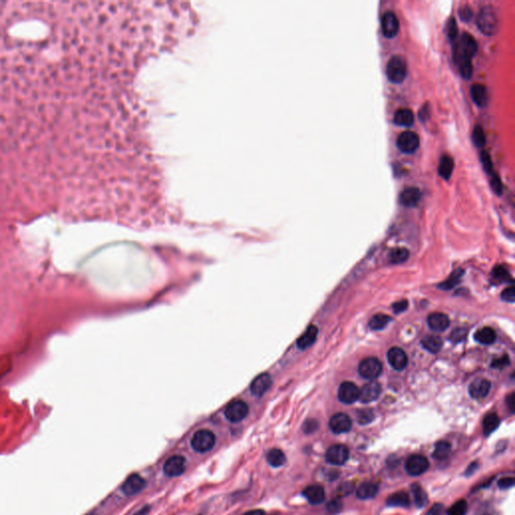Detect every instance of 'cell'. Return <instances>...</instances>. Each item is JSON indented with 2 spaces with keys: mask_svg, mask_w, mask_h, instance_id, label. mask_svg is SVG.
Segmentation results:
<instances>
[{
  "mask_svg": "<svg viewBox=\"0 0 515 515\" xmlns=\"http://www.w3.org/2000/svg\"><path fill=\"white\" fill-rule=\"evenodd\" d=\"M381 392V386L375 381H371L362 387L361 390H359V399L361 403L364 404H369L379 396Z\"/></svg>",
  "mask_w": 515,
  "mask_h": 515,
  "instance_id": "obj_17",
  "label": "cell"
},
{
  "mask_svg": "<svg viewBox=\"0 0 515 515\" xmlns=\"http://www.w3.org/2000/svg\"><path fill=\"white\" fill-rule=\"evenodd\" d=\"M381 371H383V365L375 357H368L364 359L358 367V372L360 376L368 380H373L377 378Z\"/></svg>",
  "mask_w": 515,
  "mask_h": 515,
  "instance_id": "obj_5",
  "label": "cell"
},
{
  "mask_svg": "<svg viewBox=\"0 0 515 515\" xmlns=\"http://www.w3.org/2000/svg\"><path fill=\"white\" fill-rule=\"evenodd\" d=\"M317 334H318V328L315 325H310L307 328V330L297 339L298 348L301 350H304V349L310 347L315 342L317 338Z\"/></svg>",
  "mask_w": 515,
  "mask_h": 515,
  "instance_id": "obj_23",
  "label": "cell"
},
{
  "mask_svg": "<svg viewBox=\"0 0 515 515\" xmlns=\"http://www.w3.org/2000/svg\"><path fill=\"white\" fill-rule=\"evenodd\" d=\"M338 398L343 404H353L359 398V389L353 383L344 381L339 387Z\"/></svg>",
  "mask_w": 515,
  "mask_h": 515,
  "instance_id": "obj_11",
  "label": "cell"
},
{
  "mask_svg": "<svg viewBox=\"0 0 515 515\" xmlns=\"http://www.w3.org/2000/svg\"><path fill=\"white\" fill-rule=\"evenodd\" d=\"M146 486V481L138 474H132L125 480L122 485V491L128 495H136L140 493Z\"/></svg>",
  "mask_w": 515,
  "mask_h": 515,
  "instance_id": "obj_14",
  "label": "cell"
},
{
  "mask_svg": "<svg viewBox=\"0 0 515 515\" xmlns=\"http://www.w3.org/2000/svg\"><path fill=\"white\" fill-rule=\"evenodd\" d=\"M430 463L423 455H412L406 461V470L411 476H419L429 469Z\"/></svg>",
  "mask_w": 515,
  "mask_h": 515,
  "instance_id": "obj_8",
  "label": "cell"
},
{
  "mask_svg": "<svg viewBox=\"0 0 515 515\" xmlns=\"http://www.w3.org/2000/svg\"><path fill=\"white\" fill-rule=\"evenodd\" d=\"M474 338L477 342L481 343V344L489 345V344H492V343L495 341L496 333L492 328L484 327V328L479 329L475 333Z\"/></svg>",
  "mask_w": 515,
  "mask_h": 515,
  "instance_id": "obj_28",
  "label": "cell"
},
{
  "mask_svg": "<svg viewBox=\"0 0 515 515\" xmlns=\"http://www.w3.org/2000/svg\"><path fill=\"white\" fill-rule=\"evenodd\" d=\"M267 461L272 467L278 468L285 464L286 456L280 449H272L267 453Z\"/></svg>",
  "mask_w": 515,
  "mask_h": 515,
  "instance_id": "obj_30",
  "label": "cell"
},
{
  "mask_svg": "<svg viewBox=\"0 0 515 515\" xmlns=\"http://www.w3.org/2000/svg\"><path fill=\"white\" fill-rule=\"evenodd\" d=\"M388 360L391 367L395 370H404L408 366L407 353L399 347H392L388 352Z\"/></svg>",
  "mask_w": 515,
  "mask_h": 515,
  "instance_id": "obj_15",
  "label": "cell"
},
{
  "mask_svg": "<svg viewBox=\"0 0 515 515\" xmlns=\"http://www.w3.org/2000/svg\"><path fill=\"white\" fill-rule=\"evenodd\" d=\"M501 298L505 302H509V303H513L515 301V290H514L513 286H510V287H508L502 292Z\"/></svg>",
  "mask_w": 515,
  "mask_h": 515,
  "instance_id": "obj_46",
  "label": "cell"
},
{
  "mask_svg": "<svg viewBox=\"0 0 515 515\" xmlns=\"http://www.w3.org/2000/svg\"><path fill=\"white\" fill-rule=\"evenodd\" d=\"M451 444L447 441L438 442L435 446L433 457L437 460H445L451 453Z\"/></svg>",
  "mask_w": 515,
  "mask_h": 515,
  "instance_id": "obj_33",
  "label": "cell"
},
{
  "mask_svg": "<svg viewBox=\"0 0 515 515\" xmlns=\"http://www.w3.org/2000/svg\"><path fill=\"white\" fill-rule=\"evenodd\" d=\"M410 257V252L405 247H396L392 250L390 255V261L392 264H402L406 262Z\"/></svg>",
  "mask_w": 515,
  "mask_h": 515,
  "instance_id": "obj_35",
  "label": "cell"
},
{
  "mask_svg": "<svg viewBox=\"0 0 515 515\" xmlns=\"http://www.w3.org/2000/svg\"><path fill=\"white\" fill-rule=\"evenodd\" d=\"M272 386V377L269 373L264 372L259 374L253 381L250 386L251 392L256 396H262Z\"/></svg>",
  "mask_w": 515,
  "mask_h": 515,
  "instance_id": "obj_16",
  "label": "cell"
},
{
  "mask_svg": "<svg viewBox=\"0 0 515 515\" xmlns=\"http://www.w3.org/2000/svg\"><path fill=\"white\" fill-rule=\"evenodd\" d=\"M458 13H459V17L460 20L464 23H468L472 20L473 17V10L471 9L470 6L468 5H463L459 8V10H458Z\"/></svg>",
  "mask_w": 515,
  "mask_h": 515,
  "instance_id": "obj_43",
  "label": "cell"
},
{
  "mask_svg": "<svg viewBox=\"0 0 515 515\" xmlns=\"http://www.w3.org/2000/svg\"><path fill=\"white\" fill-rule=\"evenodd\" d=\"M374 415L370 410H360L357 412V421L360 425H367L372 422Z\"/></svg>",
  "mask_w": 515,
  "mask_h": 515,
  "instance_id": "obj_40",
  "label": "cell"
},
{
  "mask_svg": "<svg viewBox=\"0 0 515 515\" xmlns=\"http://www.w3.org/2000/svg\"><path fill=\"white\" fill-rule=\"evenodd\" d=\"M397 148L406 154H412L419 146V138L417 133L413 131H405L400 133L396 139Z\"/></svg>",
  "mask_w": 515,
  "mask_h": 515,
  "instance_id": "obj_6",
  "label": "cell"
},
{
  "mask_svg": "<svg viewBox=\"0 0 515 515\" xmlns=\"http://www.w3.org/2000/svg\"><path fill=\"white\" fill-rule=\"evenodd\" d=\"M462 275H463V272H462V271H460V270L456 271V272L452 275V277H450V279H449L448 281H446L444 284L441 285V288H444V289H451L452 287H454V286H455L458 282L460 281V278H461Z\"/></svg>",
  "mask_w": 515,
  "mask_h": 515,
  "instance_id": "obj_42",
  "label": "cell"
},
{
  "mask_svg": "<svg viewBox=\"0 0 515 515\" xmlns=\"http://www.w3.org/2000/svg\"><path fill=\"white\" fill-rule=\"evenodd\" d=\"M428 325L437 332H443L450 326V319L443 313H432L428 316Z\"/></svg>",
  "mask_w": 515,
  "mask_h": 515,
  "instance_id": "obj_20",
  "label": "cell"
},
{
  "mask_svg": "<svg viewBox=\"0 0 515 515\" xmlns=\"http://www.w3.org/2000/svg\"><path fill=\"white\" fill-rule=\"evenodd\" d=\"M422 345L424 348L432 353H437L443 346V340L437 335H429L423 338Z\"/></svg>",
  "mask_w": 515,
  "mask_h": 515,
  "instance_id": "obj_29",
  "label": "cell"
},
{
  "mask_svg": "<svg viewBox=\"0 0 515 515\" xmlns=\"http://www.w3.org/2000/svg\"><path fill=\"white\" fill-rule=\"evenodd\" d=\"M412 491H413L416 505L419 508L426 506V504L428 503V495L423 489V487L417 483H415L412 485Z\"/></svg>",
  "mask_w": 515,
  "mask_h": 515,
  "instance_id": "obj_32",
  "label": "cell"
},
{
  "mask_svg": "<svg viewBox=\"0 0 515 515\" xmlns=\"http://www.w3.org/2000/svg\"><path fill=\"white\" fill-rule=\"evenodd\" d=\"M468 509V504L465 500H459L454 503L447 511L448 515H465Z\"/></svg>",
  "mask_w": 515,
  "mask_h": 515,
  "instance_id": "obj_37",
  "label": "cell"
},
{
  "mask_svg": "<svg viewBox=\"0 0 515 515\" xmlns=\"http://www.w3.org/2000/svg\"><path fill=\"white\" fill-rule=\"evenodd\" d=\"M491 389V383L487 379L479 378L474 380L469 386V393L473 398L485 397Z\"/></svg>",
  "mask_w": 515,
  "mask_h": 515,
  "instance_id": "obj_19",
  "label": "cell"
},
{
  "mask_svg": "<svg viewBox=\"0 0 515 515\" xmlns=\"http://www.w3.org/2000/svg\"><path fill=\"white\" fill-rule=\"evenodd\" d=\"M216 444V436L209 430H199L192 438V447L198 453L211 451Z\"/></svg>",
  "mask_w": 515,
  "mask_h": 515,
  "instance_id": "obj_4",
  "label": "cell"
},
{
  "mask_svg": "<svg viewBox=\"0 0 515 515\" xmlns=\"http://www.w3.org/2000/svg\"><path fill=\"white\" fill-rule=\"evenodd\" d=\"M467 335V330L465 328H459L453 331V333L450 336V339H452L454 342H460L465 339Z\"/></svg>",
  "mask_w": 515,
  "mask_h": 515,
  "instance_id": "obj_45",
  "label": "cell"
},
{
  "mask_svg": "<svg viewBox=\"0 0 515 515\" xmlns=\"http://www.w3.org/2000/svg\"><path fill=\"white\" fill-rule=\"evenodd\" d=\"M341 502L339 500H333L327 504V509L331 513H336L341 509Z\"/></svg>",
  "mask_w": 515,
  "mask_h": 515,
  "instance_id": "obj_53",
  "label": "cell"
},
{
  "mask_svg": "<svg viewBox=\"0 0 515 515\" xmlns=\"http://www.w3.org/2000/svg\"><path fill=\"white\" fill-rule=\"evenodd\" d=\"M318 427V424L317 422L315 421V419H308V421L305 422L304 426H303V430L305 433L307 434H311L313 433Z\"/></svg>",
  "mask_w": 515,
  "mask_h": 515,
  "instance_id": "obj_50",
  "label": "cell"
},
{
  "mask_svg": "<svg viewBox=\"0 0 515 515\" xmlns=\"http://www.w3.org/2000/svg\"><path fill=\"white\" fill-rule=\"evenodd\" d=\"M499 424H500V419L497 415L494 413L488 414L483 419V432L485 436H489L490 434H492L496 429L499 427Z\"/></svg>",
  "mask_w": 515,
  "mask_h": 515,
  "instance_id": "obj_31",
  "label": "cell"
},
{
  "mask_svg": "<svg viewBox=\"0 0 515 515\" xmlns=\"http://www.w3.org/2000/svg\"><path fill=\"white\" fill-rule=\"evenodd\" d=\"M303 495L306 499L314 505L320 504L325 499V491L320 485H311L303 490Z\"/></svg>",
  "mask_w": 515,
  "mask_h": 515,
  "instance_id": "obj_22",
  "label": "cell"
},
{
  "mask_svg": "<svg viewBox=\"0 0 515 515\" xmlns=\"http://www.w3.org/2000/svg\"><path fill=\"white\" fill-rule=\"evenodd\" d=\"M354 486L352 483H343L338 489H337V493L340 495V496H345V495H348L352 492Z\"/></svg>",
  "mask_w": 515,
  "mask_h": 515,
  "instance_id": "obj_49",
  "label": "cell"
},
{
  "mask_svg": "<svg viewBox=\"0 0 515 515\" xmlns=\"http://www.w3.org/2000/svg\"><path fill=\"white\" fill-rule=\"evenodd\" d=\"M446 32H447V35H448V39L450 40V42H455L457 40L458 37V25H457V23H456V20L454 17H450L449 21L447 23V26H446Z\"/></svg>",
  "mask_w": 515,
  "mask_h": 515,
  "instance_id": "obj_38",
  "label": "cell"
},
{
  "mask_svg": "<svg viewBox=\"0 0 515 515\" xmlns=\"http://www.w3.org/2000/svg\"><path fill=\"white\" fill-rule=\"evenodd\" d=\"M493 275L496 279H498L499 281H511V279H509L510 276H509L508 271L502 266L496 267L493 271Z\"/></svg>",
  "mask_w": 515,
  "mask_h": 515,
  "instance_id": "obj_44",
  "label": "cell"
},
{
  "mask_svg": "<svg viewBox=\"0 0 515 515\" xmlns=\"http://www.w3.org/2000/svg\"><path fill=\"white\" fill-rule=\"evenodd\" d=\"M247 414H249V406L241 399L234 400L230 405H227L224 410L225 417L232 423L243 421Z\"/></svg>",
  "mask_w": 515,
  "mask_h": 515,
  "instance_id": "obj_7",
  "label": "cell"
},
{
  "mask_svg": "<svg viewBox=\"0 0 515 515\" xmlns=\"http://www.w3.org/2000/svg\"><path fill=\"white\" fill-rule=\"evenodd\" d=\"M352 422L349 416L343 413L334 415L329 421V428L334 434L347 433L351 430Z\"/></svg>",
  "mask_w": 515,
  "mask_h": 515,
  "instance_id": "obj_13",
  "label": "cell"
},
{
  "mask_svg": "<svg viewBox=\"0 0 515 515\" xmlns=\"http://www.w3.org/2000/svg\"><path fill=\"white\" fill-rule=\"evenodd\" d=\"M387 77L394 84L403 83L408 74V66L404 58L400 55H393L387 65Z\"/></svg>",
  "mask_w": 515,
  "mask_h": 515,
  "instance_id": "obj_3",
  "label": "cell"
},
{
  "mask_svg": "<svg viewBox=\"0 0 515 515\" xmlns=\"http://www.w3.org/2000/svg\"><path fill=\"white\" fill-rule=\"evenodd\" d=\"M454 170V160L450 155H443L440 159V164H439V174L444 179H449L452 176Z\"/></svg>",
  "mask_w": 515,
  "mask_h": 515,
  "instance_id": "obj_25",
  "label": "cell"
},
{
  "mask_svg": "<svg viewBox=\"0 0 515 515\" xmlns=\"http://www.w3.org/2000/svg\"><path fill=\"white\" fill-rule=\"evenodd\" d=\"M506 402H507V406H508V408L510 409V412L513 413V411H514V393H511V394L507 397V400H506Z\"/></svg>",
  "mask_w": 515,
  "mask_h": 515,
  "instance_id": "obj_55",
  "label": "cell"
},
{
  "mask_svg": "<svg viewBox=\"0 0 515 515\" xmlns=\"http://www.w3.org/2000/svg\"><path fill=\"white\" fill-rule=\"evenodd\" d=\"M377 492H378V486L376 484L367 482V483L361 484L358 487L356 491V495L358 498L362 500H367V499H371L375 497Z\"/></svg>",
  "mask_w": 515,
  "mask_h": 515,
  "instance_id": "obj_26",
  "label": "cell"
},
{
  "mask_svg": "<svg viewBox=\"0 0 515 515\" xmlns=\"http://www.w3.org/2000/svg\"><path fill=\"white\" fill-rule=\"evenodd\" d=\"M476 23L479 30L487 36L494 35L499 27L497 12L491 5H486L481 8L477 15Z\"/></svg>",
  "mask_w": 515,
  "mask_h": 515,
  "instance_id": "obj_2",
  "label": "cell"
},
{
  "mask_svg": "<svg viewBox=\"0 0 515 515\" xmlns=\"http://www.w3.org/2000/svg\"><path fill=\"white\" fill-rule=\"evenodd\" d=\"M514 484V478L513 477H504V478L500 479L498 481V486L501 488V489H507V488H510L512 487Z\"/></svg>",
  "mask_w": 515,
  "mask_h": 515,
  "instance_id": "obj_52",
  "label": "cell"
},
{
  "mask_svg": "<svg viewBox=\"0 0 515 515\" xmlns=\"http://www.w3.org/2000/svg\"><path fill=\"white\" fill-rule=\"evenodd\" d=\"M388 505L390 506H398V507H409L411 504V499L408 493L404 491H398L388 498Z\"/></svg>",
  "mask_w": 515,
  "mask_h": 515,
  "instance_id": "obj_27",
  "label": "cell"
},
{
  "mask_svg": "<svg viewBox=\"0 0 515 515\" xmlns=\"http://www.w3.org/2000/svg\"><path fill=\"white\" fill-rule=\"evenodd\" d=\"M490 185H491V188L493 189V192L497 195V196H501L502 195V192H503V184H502V181L499 177V175L497 173L493 172L491 174V178H490Z\"/></svg>",
  "mask_w": 515,
  "mask_h": 515,
  "instance_id": "obj_39",
  "label": "cell"
},
{
  "mask_svg": "<svg viewBox=\"0 0 515 515\" xmlns=\"http://www.w3.org/2000/svg\"><path fill=\"white\" fill-rule=\"evenodd\" d=\"M508 365H509V357L507 355H504V356L500 357L499 359H495L491 364V368H503L507 367Z\"/></svg>",
  "mask_w": 515,
  "mask_h": 515,
  "instance_id": "obj_47",
  "label": "cell"
},
{
  "mask_svg": "<svg viewBox=\"0 0 515 515\" xmlns=\"http://www.w3.org/2000/svg\"><path fill=\"white\" fill-rule=\"evenodd\" d=\"M471 97L478 107H486L489 102V94L487 88L482 84H474L471 87Z\"/></svg>",
  "mask_w": 515,
  "mask_h": 515,
  "instance_id": "obj_21",
  "label": "cell"
},
{
  "mask_svg": "<svg viewBox=\"0 0 515 515\" xmlns=\"http://www.w3.org/2000/svg\"><path fill=\"white\" fill-rule=\"evenodd\" d=\"M325 458L329 464L340 466L349 459V450L344 445H333L327 450Z\"/></svg>",
  "mask_w": 515,
  "mask_h": 515,
  "instance_id": "obj_9",
  "label": "cell"
},
{
  "mask_svg": "<svg viewBox=\"0 0 515 515\" xmlns=\"http://www.w3.org/2000/svg\"><path fill=\"white\" fill-rule=\"evenodd\" d=\"M399 203L407 206V207H414L417 206L421 200V192L417 187H408L405 190H403L402 194L399 195Z\"/></svg>",
  "mask_w": 515,
  "mask_h": 515,
  "instance_id": "obj_18",
  "label": "cell"
},
{
  "mask_svg": "<svg viewBox=\"0 0 515 515\" xmlns=\"http://www.w3.org/2000/svg\"><path fill=\"white\" fill-rule=\"evenodd\" d=\"M415 116L412 110L410 109H399L394 113L393 122L397 126L402 127H411L414 124Z\"/></svg>",
  "mask_w": 515,
  "mask_h": 515,
  "instance_id": "obj_24",
  "label": "cell"
},
{
  "mask_svg": "<svg viewBox=\"0 0 515 515\" xmlns=\"http://www.w3.org/2000/svg\"><path fill=\"white\" fill-rule=\"evenodd\" d=\"M431 115V110H430V105L429 104H425L421 110H419L418 112V118L421 119L422 122H426L429 117Z\"/></svg>",
  "mask_w": 515,
  "mask_h": 515,
  "instance_id": "obj_48",
  "label": "cell"
},
{
  "mask_svg": "<svg viewBox=\"0 0 515 515\" xmlns=\"http://www.w3.org/2000/svg\"><path fill=\"white\" fill-rule=\"evenodd\" d=\"M88 515H96V514H93V513H91V514H88Z\"/></svg>",
  "mask_w": 515,
  "mask_h": 515,
  "instance_id": "obj_57",
  "label": "cell"
},
{
  "mask_svg": "<svg viewBox=\"0 0 515 515\" xmlns=\"http://www.w3.org/2000/svg\"><path fill=\"white\" fill-rule=\"evenodd\" d=\"M409 306V304L407 302V300H404V301H398L396 303H394L392 305V309H393V312L398 314V313H402L404 312Z\"/></svg>",
  "mask_w": 515,
  "mask_h": 515,
  "instance_id": "obj_51",
  "label": "cell"
},
{
  "mask_svg": "<svg viewBox=\"0 0 515 515\" xmlns=\"http://www.w3.org/2000/svg\"><path fill=\"white\" fill-rule=\"evenodd\" d=\"M244 515H265V512L261 509H255V510H250L245 512Z\"/></svg>",
  "mask_w": 515,
  "mask_h": 515,
  "instance_id": "obj_56",
  "label": "cell"
},
{
  "mask_svg": "<svg viewBox=\"0 0 515 515\" xmlns=\"http://www.w3.org/2000/svg\"><path fill=\"white\" fill-rule=\"evenodd\" d=\"M477 43L474 37L464 32L456 42L453 49L454 61L464 79H470L473 74L472 60L477 52Z\"/></svg>",
  "mask_w": 515,
  "mask_h": 515,
  "instance_id": "obj_1",
  "label": "cell"
},
{
  "mask_svg": "<svg viewBox=\"0 0 515 515\" xmlns=\"http://www.w3.org/2000/svg\"><path fill=\"white\" fill-rule=\"evenodd\" d=\"M381 29L388 39L396 36L399 30V23L396 15L392 11H387L381 18Z\"/></svg>",
  "mask_w": 515,
  "mask_h": 515,
  "instance_id": "obj_12",
  "label": "cell"
},
{
  "mask_svg": "<svg viewBox=\"0 0 515 515\" xmlns=\"http://www.w3.org/2000/svg\"><path fill=\"white\" fill-rule=\"evenodd\" d=\"M480 160H481V164L483 166L485 172L491 175L493 173V163L491 161L490 155L487 153L486 151H482L480 153Z\"/></svg>",
  "mask_w": 515,
  "mask_h": 515,
  "instance_id": "obj_41",
  "label": "cell"
},
{
  "mask_svg": "<svg viewBox=\"0 0 515 515\" xmlns=\"http://www.w3.org/2000/svg\"><path fill=\"white\" fill-rule=\"evenodd\" d=\"M186 469V460L185 458L180 455H175L170 457L165 462L163 471L168 477H177L184 473Z\"/></svg>",
  "mask_w": 515,
  "mask_h": 515,
  "instance_id": "obj_10",
  "label": "cell"
},
{
  "mask_svg": "<svg viewBox=\"0 0 515 515\" xmlns=\"http://www.w3.org/2000/svg\"><path fill=\"white\" fill-rule=\"evenodd\" d=\"M472 141L476 147H478V148L484 147L486 143V136H485L483 128L480 125H476L474 127L473 132H472Z\"/></svg>",
  "mask_w": 515,
  "mask_h": 515,
  "instance_id": "obj_36",
  "label": "cell"
},
{
  "mask_svg": "<svg viewBox=\"0 0 515 515\" xmlns=\"http://www.w3.org/2000/svg\"><path fill=\"white\" fill-rule=\"evenodd\" d=\"M392 322V318L386 314H376L369 321V327L372 330H381L388 326Z\"/></svg>",
  "mask_w": 515,
  "mask_h": 515,
  "instance_id": "obj_34",
  "label": "cell"
},
{
  "mask_svg": "<svg viewBox=\"0 0 515 515\" xmlns=\"http://www.w3.org/2000/svg\"><path fill=\"white\" fill-rule=\"evenodd\" d=\"M443 511V506L441 504H435L428 512L427 515H441Z\"/></svg>",
  "mask_w": 515,
  "mask_h": 515,
  "instance_id": "obj_54",
  "label": "cell"
}]
</instances>
